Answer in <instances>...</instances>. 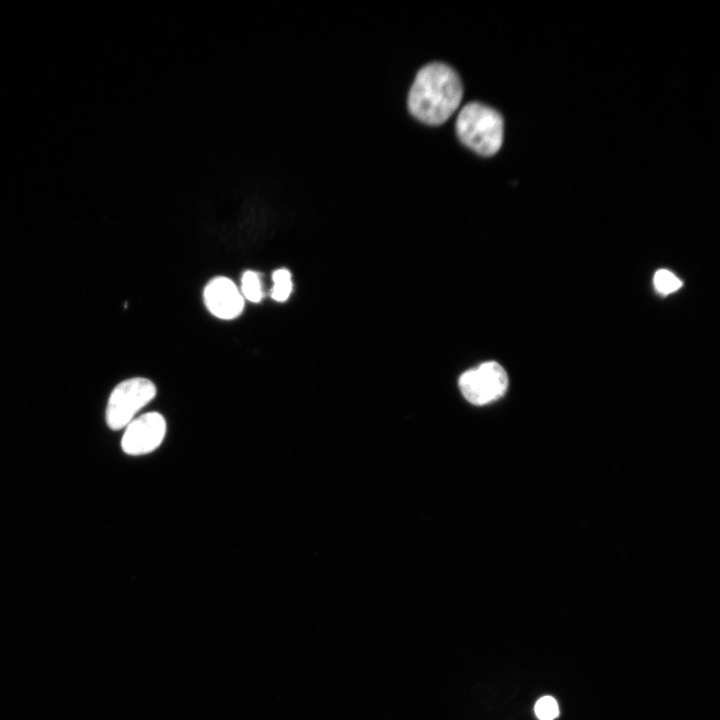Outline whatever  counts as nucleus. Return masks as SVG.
Wrapping results in <instances>:
<instances>
[{
  "label": "nucleus",
  "instance_id": "obj_1",
  "mask_svg": "<svg viewBox=\"0 0 720 720\" xmlns=\"http://www.w3.org/2000/svg\"><path fill=\"white\" fill-rule=\"evenodd\" d=\"M463 96L458 74L444 63L419 70L408 95L410 113L428 125H440L456 111Z\"/></svg>",
  "mask_w": 720,
  "mask_h": 720
},
{
  "label": "nucleus",
  "instance_id": "obj_2",
  "mask_svg": "<svg viewBox=\"0 0 720 720\" xmlns=\"http://www.w3.org/2000/svg\"><path fill=\"white\" fill-rule=\"evenodd\" d=\"M456 132L464 145L489 157L502 146L504 122L495 109L478 102L466 104L458 114Z\"/></svg>",
  "mask_w": 720,
  "mask_h": 720
},
{
  "label": "nucleus",
  "instance_id": "obj_3",
  "mask_svg": "<svg viewBox=\"0 0 720 720\" xmlns=\"http://www.w3.org/2000/svg\"><path fill=\"white\" fill-rule=\"evenodd\" d=\"M155 395L156 387L147 378L134 377L120 382L112 390L107 402L105 418L109 428H125Z\"/></svg>",
  "mask_w": 720,
  "mask_h": 720
},
{
  "label": "nucleus",
  "instance_id": "obj_4",
  "mask_svg": "<svg viewBox=\"0 0 720 720\" xmlns=\"http://www.w3.org/2000/svg\"><path fill=\"white\" fill-rule=\"evenodd\" d=\"M508 387L505 369L490 361L464 372L459 378L462 395L474 405H485L502 397Z\"/></svg>",
  "mask_w": 720,
  "mask_h": 720
},
{
  "label": "nucleus",
  "instance_id": "obj_5",
  "mask_svg": "<svg viewBox=\"0 0 720 720\" xmlns=\"http://www.w3.org/2000/svg\"><path fill=\"white\" fill-rule=\"evenodd\" d=\"M166 434V421L157 412H149L134 418L122 437V450L128 455H143L155 450Z\"/></svg>",
  "mask_w": 720,
  "mask_h": 720
},
{
  "label": "nucleus",
  "instance_id": "obj_6",
  "mask_svg": "<svg viewBox=\"0 0 720 720\" xmlns=\"http://www.w3.org/2000/svg\"><path fill=\"white\" fill-rule=\"evenodd\" d=\"M204 302L214 316L225 320L238 317L244 308V300L238 288L223 276L208 282L204 289Z\"/></svg>",
  "mask_w": 720,
  "mask_h": 720
},
{
  "label": "nucleus",
  "instance_id": "obj_7",
  "mask_svg": "<svg viewBox=\"0 0 720 720\" xmlns=\"http://www.w3.org/2000/svg\"><path fill=\"white\" fill-rule=\"evenodd\" d=\"M271 297L277 302L286 301L292 291V280L289 270L281 268L273 272Z\"/></svg>",
  "mask_w": 720,
  "mask_h": 720
},
{
  "label": "nucleus",
  "instance_id": "obj_8",
  "mask_svg": "<svg viewBox=\"0 0 720 720\" xmlns=\"http://www.w3.org/2000/svg\"><path fill=\"white\" fill-rule=\"evenodd\" d=\"M241 289L244 297L251 302L258 303L263 297L259 274L255 271H245L242 276Z\"/></svg>",
  "mask_w": 720,
  "mask_h": 720
},
{
  "label": "nucleus",
  "instance_id": "obj_9",
  "mask_svg": "<svg viewBox=\"0 0 720 720\" xmlns=\"http://www.w3.org/2000/svg\"><path fill=\"white\" fill-rule=\"evenodd\" d=\"M653 283L656 290L663 295L673 293L682 286V281L675 274L665 269L658 270L655 273Z\"/></svg>",
  "mask_w": 720,
  "mask_h": 720
},
{
  "label": "nucleus",
  "instance_id": "obj_10",
  "mask_svg": "<svg viewBox=\"0 0 720 720\" xmlns=\"http://www.w3.org/2000/svg\"><path fill=\"white\" fill-rule=\"evenodd\" d=\"M535 714L540 720H553L559 714L556 700L552 696H543L535 704Z\"/></svg>",
  "mask_w": 720,
  "mask_h": 720
}]
</instances>
